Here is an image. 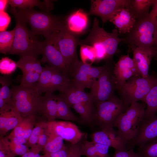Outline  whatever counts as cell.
Returning <instances> with one entry per match:
<instances>
[{
	"instance_id": "obj_41",
	"label": "cell",
	"mask_w": 157,
	"mask_h": 157,
	"mask_svg": "<svg viewBox=\"0 0 157 157\" xmlns=\"http://www.w3.org/2000/svg\"><path fill=\"white\" fill-rule=\"evenodd\" d=\"M92 46L94 50L96 59L95 62L96 63L101 60L107 58V53L106 48L103 44L99 42H94L90 45Z\"/></svg>"
},
{
	"instance_id": "obj_23",
	"label": "cell",
	"mask_w": 157,
	"mask_h": 157,
	"mask_svg": "<svg viewBox=\"0 0 157 157\" xmlns=\"http://www.w3.org/2000/svg\"><path fill=\"white\" fill-rule=\"evenodd\" d=\"M57 110L56 119H60L65 121H72L79 123L82 122L80 119L76 116L70 109L71 108L65 99L63 94L60 93L56 95Z\"/></svg>"
},
{
	"instance_id": "obj_11",
	"label": "cell",
	"mask_w": 157,
	"mask_h": 157,
	"mask_svg": "<svg viewBox=\"0 0 157 157\" xmlns=\"http://www.w3.org/2000/svg\"><path fill=\"white\" fill-rule=\"evenodd\" d=\"M51 36L68 65L70 73L72 65L79 60L77 47L79 45L80 40L76 35L68 30L66 26Z\"/></svg>"
},
{
	"instance_id": "obj_48",
	"label": "cell",
	"mask_w": 157,
	"mask_h": 157,
	"mask_svg": "<svg viewBox=\"0 0 157 157\" xmlns=\"http://www.w3.org/2000/svg\"><path fill=\"white\" fill-rule=\"evenodd\" d=\"M68 151V146L65 145L60 151L53 153L44 154L42 157H67Z\"/></svg>"
},
{
	"instance_id": "obj_36",
	"label": "cell",
	"mask_w": 157,
	"mask_h": 157,
	"mask_svg": "<svg viewBox=\"0 0 157 157\" xmlns=\"http://www.w3.org/2000/svg\"><path fill=\"white\" fill-rule=\"evenodd\" d=\"M137 153L141 157H157V138L139 146Z\"/></svg>"
},
{
	"instance_id": "obj_47",
	"label": "cell",
	"mask_w": 157,
	"mask_h": 157,
	"mask_svg": "<svg viewBox=\"0 0 157 157\" xmlns=\"http://www.w3.org/2000/svg\"><path fill=\"white\" fill-rule=\"evenodd\" d=\"M49 135V133L47 127L39 136L36 145L42 150L47 143Z\"/></svg>"
},
{
	"instance_id": "obj_50",
	"label": "cell",
	"mask_w": 157,
	"mask_h": 157,
	"mask_svg": "<svg viewBox=\"0 0 157 157\" xmlns=\"http://www.w3.org/2000/svg\"><path fill=\"white\" fill-rule=\"evenodd\" d=\"M6 138L10 143L17 145L20 144H26L27 140L21 137L15 136L9 137L7 136Z\"/></svg>"
},
{
	"instance_id": "obj_31",
	"label": "cell",
	"mask_w": 157,
	"mask_h": 157,
	"mask_svg": "<svg viewBox=\"0 0 157 157\" xmlns=\"http://www.w3.org/2000/svg\"><path fill=\"white\" fill-rule=\"evenodd\" d=\"M49 133L47 142L42 149L44 154L56 152L61 150L65 146L64 140L61 137L49 132Z\"/></svg>"
},
{
	"instance_id": "obj_14",
	"label": "cell",
	"mask_w": 157,
	"mask_h": 157,
	"mask_svg": "<svg viewBox=\"0 0 157 157\" xmlns=\"http://www.w3.org/2000/svg\"><path fill=\"white\" fill-rule=\"evenodd\" d=\"M16 63L22 73L20 85L29 86L36 84L43 68L38 58L31 56H23Z\"/></svg>"
},
{
	"instance_id": "obj_39",
	"label": "cell",
	"mask_w": 157,
	"mask_h": 157,
	"mask_svg": "<svg viewBox=\"0 0 157 157\" xmlns=\"http://www.w3.org/2000/svg\"><path fill=\"white\" fill-rule=\"evenodd\" d=\"M16 62L7 57L0 60V72L4 75H9L15 72L17 67Z\"/></svg>"
},
{
	"instance_id": "obj_30",
	"label": "cell",
	"mask_w": 157,
	"mask_h": 157,
	"mask_svg": "<svg viewBox=\"0 0 157 157\" xmlns=\"http://www.w3.org/2000/svg\"><path fill=\"white\" fill-rule=\"evenodd\" d=\"M44 2L37 0H8V3L12 8L17 7L20 9H33L34 7L37 6L41 9L47 10V1Z\"/></svg>"
},
{
	"instance_id": "obj_8",
	"label": "cell",
	"mask_w": 157,
	"mask_h": 157,
	"mask_svg": "<svg viewBox=\"0 0 157 157\" xmlns=\"http://www.w3.org/2000/svg\"><path fill=\"white\" fill-rule=\"evenodd\" d=\"M95 105L96 112L94 125L97 126L100 130L106 132L114 129L115 120L128 107L115 95L108 100Z\"/></svg>"
},
{
	"instance_id": "obj_32",
	"label": "cell",
	"mask_w": 157,
	"mask_h": 157,
	"mask_svg": "<svg viewBox=\"0 0 157 157\" xmlns=\"http://www.w3.org/2000/svg\"><path fill=\"white\" fill-rule=\"evenodd\" d=\"M15 29L0 33V52L8 54L11 49L14 41Z\"/></svg>"
},
{
	"instance_id": "obj_49",
	"label": "cell",
	"mask_w": 157,
	"mask_h": 157,
	"mask_svg": "<svg viewBox=\"0 0 157 157\" xmlns=\"http://www.w3.org/2000/svg\"><path fill=\"white\" fill-rule=\"evenodd\" d=\"M42 150L36 145L30 148L29 150L21 156V157H42L40 154Z\"/></svg>"
},
{
	"instance_id": "obj_35",
	"label": "cell",
	"mask_w": 157,
	"mask_h": 157,
	"mask_svg": "<svg viewBox=\"0 0 157 157\" xmlns=\"http://www.w3.org/2000/svg\"><path fill=\"white\" fill-rule=\"evenodd\" d=\"M47 127V122L36 123L26 144L30 148L36 145L39 136Z\"/></svg>"
},
{
	"instance_id": "obj_13",
	"label": "cell",
	"mask_w": 157,
	"mask_h": 157,
	"mask_svg": "<svg viewBox=\"0 0 157 157\" xmlns=\"http://www.w3.org/2000/svg\"><path fill=\"white\" fill-rule=\"evenodd\" d=\"M130 0H92L88 15L98 16L104 24L118 10L128 6Z\"/></svg>"
},
{
	"instance_id": "obj_17",
	"label": "cell",
	"mask_w": 157,
	"mask_h": 157,
	"mask_svg": "<svg viewBox=\"0 0 157 157\" xmlns=\"http://www.w3.org/2000/svg\"><path fill=\"white\" fill-rule=\"evenodd\" d=\"M157 138V116L143 119L140 123L137 134L129 144L127 149L144 144Z\"/></svg>"
},
{
	"instance_id": "obj_44",
	"label": "cell",
	"mask_w": 157,
	"mask_h": 157,
	"mask_svg": "<svg viewBox=\"0 0 157 157\" xmlns=\"http://www.w3.org/2000/svg\"><path fill=\"white\" fill-rule=\"evenodd\" d=\"M11 21V18L5 11H0V31H6Z\"/></svg>"
},
{
	"instance_id": "obj_29",
	"label": "cell",
	"mask_w": 157,
	"mask_h": 157,
	"mask_svg": "<svg viewBox=\"0 0 157 157\" xmlns=\"http://www.w3.org/2000/svg\"><path fill=\"white\" fill-rule=\"evenodd\" d=\"M56 68L48 65L43 67L36 87L40 95L43 92H48L52 76Z\"/></svg>"
},
{
	"instance_id": "obj_43",
	"label": "cell",
	"mask_w": 157,
	"mask_h": 157,
	"mask_svg": "<svg viewBox=\"0 0 157 157\" xmlns=\"http://www.w3.org/2000/svg\"><path fill=\"white\" fill-rule=\"evenodd\" d=\"M8 141L10 148L17 156H21L30 150L29 147L25 144L16 145L10 143L8 140Z\"/></svg>"
},
{
	"instance_id": "obj_26",
	"label": "cell",
	"mask_w": 157,
	"mask_h": 157,
	"mask_svg": "<svg viewBox=\"0 0 157 157\" xmlns=\"http://www.w3.org/2000/svg\"><path fill=\"white\" fill-rule=\"evenodd\" d=\"M154 0H130L127 8L137 19L149 13V9Z\"/></svg>"
},
{
	"instance_id": "obj_19",
	"label": "cell",
	"mask_w": 157,
	"mask_h": 157,
	"mask_svg": "<svg viewBox=\"0 0 157 157\" xmlns=\"http://www.w3.org/2000/svg\"><path fill=\"white\" fill-rule=\"evenodd\" d=\"M109 21L118 28L119 34H126L133 27L136 20L127 7L117 10Z\"/></svg>"
},
{
	"instance_id": "obj_1",
	"label": "cell",
	"mask_w": 157,
	"mask_h": 157,
	"mask_svg": "<svg viewBox=\"0 0 157 157\" xmlns=\"http://www.w3.org/2000/svg\"><path fill=\"white\" fill-rule=\"evenodd\" d=\"M18 12L29 24L33 35H42L45 39L62 30L66 26L64 20L52 15L49 11L40 12L33 9H19Z\"/></svg>"
},
{
	"instance_id": "obj_6",
	"label": "cell",
	"mask_w": 157,
	"mask_h": 157,
	"mask_svg": "<svg viewBox=\"0 0 157 157\" xmlns=\"http://www.w3.org/2000/svg\"><path fill=\"white\" fill-rule=\"evenodd\" d=\"M157 74L153 72L147 77L134 76L128 80L119 91L120 99L127 107L132 103L145 99L154 85Z\"/></svg>"
},
{
	"instance_id": "obj_9",
	"label": "cell",
	"mask_w": 157,
	"mask_h": 157,
	"mask_svg": "<svg viewBox=\"0 0 157 157\" xmlns=\"http://www.w3.org/2000/svg\"><path fill=\"white\" fill-rule=\"evenodd\" d=\"M119 34L116 29H114L111 33L107 32L103 28L99 27L98 19L95 18L89 35L85 39L80 40L79 45H89L93 42H100L103 44L106 48V60H113V57L117 51L118 45L124 40L123 38L118 37Z\"/></svg>"
},
{
	"instance_id": "obj_3",
	"label": "cell",
	"mask_w": 157,
	"mask_h": 157,
	"mask_svg": "<svg viewBox=\"0 0 157 157\" xmlns=\"http://www.w3.org/2000/svg\"><path fill=\"white\" fill-rule=\"evenodd\" d=\"M146 108V104L144 102L133 103L116 118L114 122V127L117 128L127 144V147L137 134L139 125L144 118Z\"/></svg>"
},
{
	"instance_id": "obj_15",
	"label": "cell",
	"mask_w": 157,
	"mask_h": 157,
	"mask_svg": "<svg viewBox=\"0 0 157 157\" xmlns=\"http://www.w3.org/2000/svg\"><path fill=\"white\" fill-rule=\"evenodd\" d=\"M47 129L49 133L60 136L72 144L79 143L85 135L76 124L68 121L47 122Z\"/></svg>"
},
{
	"instance_id": "obj_7",
	"label": "cell",
	"mask_w": 157,
	"mask_h": 157,
	"mask_svg": "<svg viewBox=\"0 0 157 157\" xmlns=\"http://www.w3.org/2000/svg\"><path fill=\"white\" fill-rule=\"evenodd\" d=\"M105 61L100 76L94 82L89 93L94 105L108 100L115 95L116 80L114 72L115 63L113 60Z\"/></svg>"
},
{
	"instance_id": "obj_21",
	"label": "cell",
	"mask_w": 157,
	"mask_h": 157,
	"mask_svg": "<svg viewBox=\"0 0 157 157\" xmlns=\"http://www.w3.org/2000/svg\"><path fill=\"white\" fill-rule=\"evenodd\" d=\"M57 106L56 95L52 93L47 92L42 96L38 113L49 122L55 120L56 119Z\"/></svg>"
},
{
	"instance_id": "obj_10",
	"label": "cell",
	"mask_w": 157,
	"mask_h": 157,
	"mask_svg": "<svg viewBox=\"0 0 157 157\" xmlns=\"http://www.w3.org/2000/svg\"><path fill=\"white\" fill-rule=\"evenodd\" d=\"M103 65L93 67L78 60L72 66L70 76L73 77L71 81L77 88L84 90L85 88H90L94 81L100 76Z\"/></svg>"
},
{
	"instance_id": "obj_16",
	"label": "cell",
	"mask_w": 157,
	"mask_h": 157,
	"mask_svg": "<svg viewBox=\"0 0 157 157\" xmlns=\"http://www.w3.org/2000/svg\"><path fill=\"white\" fill-rule=\"evenodd\" d=\"M114 74L116 80V90L118 92L129 79L135 76H141L133 59L129 53L122 55L117 62L114 63Z\"/></svg>"
},
{
	"instance_id": "obj_34",
	"label": "cell",
	"mask_w": 157,
	"mask_h": 157,
	"mask_svg": "<svg viewBox=\"0 0 157 157\" xmlns=\"http://www.w3.org/2000/svg\"><path fill=\"white\" fill-rule=\"evenodd\" d=\"M0 83L2 86L0 89V97L7 104H11L12 92L10 86L11 80L8 75L0 76Z\"/></svg>"
},
{
	"instance_id": "obj_28",
	"label": "cell",
	"mask_w": 157,
	"mask_h": 157,
	"mask_svg": "<svg viewBox=\"0 0 157 157\" xmlns=\"http://www.w3.org/2000/svg\"><path fill=\"white\" fill-rule=\"evenodd\" d=\"M146 104L144 118L156 115L157 113V76L156 81L146 96L144 101Z\"/></svg>"
},
{
	"instance_id": "obj_45",
	"label": "cell",
	"mask_w": 157,
	"mask_h": 157,
	"mask_svg": "<svg viewBox=\"0 0 157 157\" xmlns=\"http://www.w3.org/2000/svg\"><path fill=\"white\" fill-rule=\"evenodd\" d=\"M113 157H141L138 153L135 152L133 149L123 150L116 151Z\"/></svg>"
},
{
	"instance_id": "obj_5",
	"label": "cell",
	"mask_w": 157,
	"mask_h": 157,
	"mask_svg": "<svg viewBox=\"0 0 157 157\" xmlns=\"http://www.w3.org/2000/svg\"><path fill=\"white\" fill-rule=\"evenodd\" d=\"M36 84L29 86L13 85L11 89L13 107L23 117L36 114L42 96L40 94Z\"/></svg>"
},
{
	"instance_id": "obj_33",
	"label": "cell",
	"mask_w": 157,
	"mask_h": 157,
	"mask_svg": "<svg viewBox=\"0 0 157 157\" xmlns=\"http://www.w3.org/2000/svg\"><path fill=\"white\" fill-rule=\"evenodd\" d=\"M23 117L13 107L10 113L5 126L3 131L0 133V137H3L9 131L13 130L21 121Z\"/></svg>"
},
{
	"instance_id": "obj_52",
	"label": "cell",
	"mask_w": 157,
	"mask_h": 157,
	"mask_svg": "<svg viewBox=\"0 0 157 157\" xmlns=\"http://www.w3.org/2000/svg\"><path fill=\"white\" fill-rule=\"evenodd\" d=\"M152 6V9L149 14L152 18H156L157 17V0H154Z\"/></svg>"
},
{
	"instance_id": "obj_4",
	"label": "cell",
	"mask_w": 157,
	"mask_h": 157,
	"mask_svg": "<svg viewBox=\"0 0 157 157\" xmlns=\"http://www.w3.org/2000/svg\"><path fill=\"white\" fill-rule=\"evenodd\" d=\"M157 31V18H152L149 13L136 20L133 27L123 38L122 42L129 47L132 45L143 48L154 46Z\"/></svg>"
},
{
	"instance_id": "obj_51",
	"label": "cell",
	"mask_w": 157,
	"mask_h": 157,
	"mask_svg": "<svg viewBox=\"0 0 157 157\" xmlns=\"http://www.w3.org/2000/svg\"><path fill=\"white\" fill-rule=\"evenodd\" d=\"M13 107L11 104L6 103L2 98L0 97V113L9 110Z\"/></svg>"
},
{
	"instance_id": "obj_12",
	"label": "cell",
	"mask_w": 157,
	"mask_h": 157,
	"mask_svg": "<svg viewBox=\"0 0 157 157\" xmlns=\"http://www.w3.org/2000/svg\"><path fill=\"white\" fill-rule=\"evenodd\" d=\"M39 49L42 58L41 62L57 69L69 76L70 68L52 37L40 42Z\"/></svg>"
},
{
	"instance_id": "obj_42",
	"label": "cell",
	"mask_w": 157,
	"mask_h": 157,
	"mask_svg": "<svg viewBox=\"0 0 157 157\" xmlns=\"http://www.w3.org/2000/svg\"><path fill=\"white\" fill-rule=\"evenodd\" d=\"M17 156L9 146L6 137H0V157H15Z\"/></svg>"
},
{
	"instance_id": "obj_2",
	"label": "cell",
	"mask_w": 157,
	"mask_h": 157,
	"mask_svg": "<svg viewBox=\"0 0 157 157\" xmlns=\"http://www.w3.org/2000/svg\"><path fill=\"white\" fill-rule=\"evenodd\" d=\"M10 12L16 21L15 37L11 49L8 54H15L21 57L31 56L38 58L40 54L39 45L40 42L28 29L23 20L15 8Z\"/></svg>"
},
{
	"instance_id": "obj_22",
	"label": "cell",
	"mask_w": 157,
	"mask_h": 157,
	"mask_svg": "<svg viewBox=\"0 0 157 157\" xmlns=\"http://www.w3.org/2000/svg\"><path fill=\"white\" fill-rule=\"evenodd\" d=\"M36 115L23 117L21 121L8 136L19 137L27 140L36 123Z\"/></svg>"
},
{
	"instance_id": "obj_27",
	"label": "cell",
	"mask_w": 157,
	"mask_h": 157,
	"mask_svg": "<svg viewBox=\"0 0 157 157\" xmlns=\"http://www.w3.org/2000/svg\"><path fill=\"white\" fill-rule=\"evenodd\" d=\"M71 80L69 77L56 68L52 76L48 92L52 93L58 91L63 93L69 84Z\"/></svg>"
},
{
	"instance_id": "obj_38",
	"label": "cell",
	"mask_w": 157,
	"mask_h": 157,
	"mask_svg": "<svg viewBox=\"0 0 157 157\" xmlns=\"http://www.w3.org/2000/svg\"><path fill=\"white\" fill-rule=\"evenodd\" d=\"M112 142V147L116 151L127 149V145L117 130L114 129L106 132Z\"/></svg>"
},
{
	"instance_id": "obj_20",
	"label": "cell",
	"mask_w": 157,
	"mask_h": 157,
	"mask_svg": "<svg viewBox=\"0 0 157 157\" xmlns=\"http://www.w3.org/2000/svg\"><path fill=\"white\" fill-rule=\"evenodd\" d=\"M88 15L81 9L74 12L69 15L65 21L66 27L70 31L76 35L82 33L88 27Z\"/></svg>"
},
{
	"instance_id": "obj_24",
	"label": "cell",
	"mask_w": 157,
	"mask_h": 157,
	"mask_svg": "<svg viewBox=\"0 0 157 157\" xmlns=\"http://www.w3.org/2000/svg\"><path fill=\"white\" fill-rule=\"evenodd\" d=\"M72 108L79 114L82 123H86L90 126H93L96 112L94 104L81 103L74 105Z\"/></svg>"
},
{
	"instance_id": "obj_37",
	"label": "cell",
	"mask_w": 157,
	"mask_h": 157,
	"mask_svg": "<svg viewBox=\"0 0 157 157\" xmlns=\"http://www.w3.org/2000/svg\"><path fill=\"white\" fill-rule=\"evenodd\" d=\"M80 55L81 61L83 63L92 65L95 62L96 56L93 47L90 45H80Z\"/></svg>"
},
{
	"instance_id": "obj_25",
	"label": "cell",
	"mask_w": 157,
	"mask_h": 157,
	"mask_svg": "<svg viewBox=\"0 0 157 157\" xmlns=\"http://www.w3.org/2000/svg\"><path fill=\"white\" fill-rule=\"evenodd\" d=\"M92 141L94 143L99 157H107L112 142L107 133L100 130L93 133Z\"/></svg>"
},
{
	"instance_id": "obj_18",
	"label": "cell",
	"mask_w": 157,
	"mask_h": 157,
	"mask_svg": "<svg viewBox=\"0 0 157 157\" xmlns=\"http://www.w3.org/2000/svg\"><path fill=\"white\" fill-rule=\"evenodd\" d=\"M132 52L133 59L141 76L148 77L150 65L151 60L155 56L157 50L152 46L143 48L132 45L129 47Z\"/></svg>"
},
{
	"instance_id": "obj_53",
	"label": "cell",
	"mask_w": 157,
	"mask_h": 157,
	"mask_svg": "<svg viewBox=\"0 0 157 157\" xmlns=\"http://www.w3.org/2000/svg\"><path fill=\"white\" fill-rule=\"evenodd\" d=\"M8 3V0H0V11H5Z\"/></svg>"
},
{
	"instance_id": "obj_54",
	"label": "cell",
	"mask_w": 157,
	"mask_h": 157,
	"mask_svg": "<svg viewBox=\"0 0 157 157\" xmlns=\"http://www.w3.org/2000/svg\"><path fill=\"white\" fill-rule=\"evenodd\" d=\"M156 18H157V17ZM154 46L156 47L157 50L156 54L154 58L155 60H157V31L154 37Z\"/></svg>"
},
{
	"instance_id": "obj_46",
	"label": "cell",
	"mask_w": 157,
	"mask_h": 157,
	"mask_svg": "<svg viewBox=\"0 0 157 157\" xmlns=\"http://www.w3.org/2000/svg\"><path fill=\"white\" fill-rule=\"evenodd\" d=\"M68 146L69 151L67 157H81V154L79 142L75 144L70 143Z\"/></svg>"
},
{
	"instance_id": "obj_40",
	"label": "cell",
	"mask_w": 157,
	"mask_h": 157,
	"mask_svg": "<svg viewBox=\"0 0 157 157\" xmlns=\"http://www.w3.org/2000/svg\"><path fill=\"white\" fill-rule=\"evenodd\" d=\"M79 142L81 155L87 157H99L94 142L83 140Z\"/></svg>"
}]
</instances>
